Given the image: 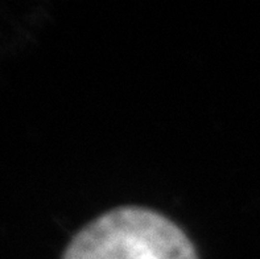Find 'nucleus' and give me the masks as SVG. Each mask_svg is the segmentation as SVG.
I'll list each match as a JSON object with an SVG mask.
<instances>
[{
  "label": "nucleus",
  "mask_w": 260,
  "mask_h": 259,
  "mask_svg": "<svg viewBox=\"0 0 260 259\" xmlns=\"http://www.w3.org/2000/svg\"><path fill=\"white\" fill-rule=\"evenodd\" d=\"M59 259H201L186 230L153 208L125 204L86 222Z\"/></svg>",
  "instance_id": "obj_1"
}]
</instances>
